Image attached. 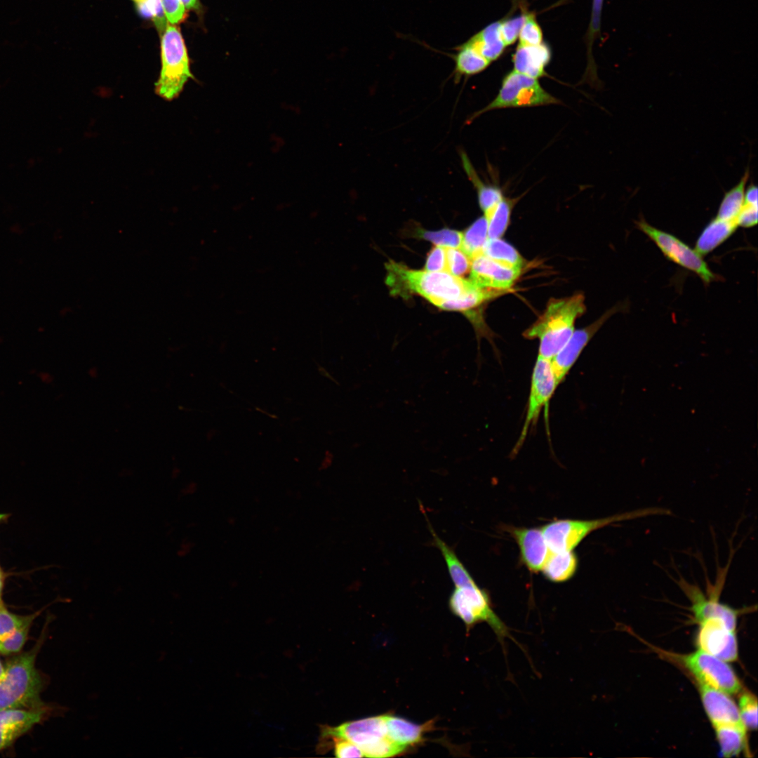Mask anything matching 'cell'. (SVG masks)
<instances>
[{
    "label": "cell",
    "instance_id": "50",
    "mask_svg": "<svg viewBox=\"0 0 758 758\" xmlns=\"http://www.w3.org/2000/svg\"><path fill=\"white\" fill-rule=\"evenodd\" d=\"M4 670H5V667H3V665H2V664H1V661H0V677H1L2 676V674H4Z\"/></svg>",
    "mask_w": 758,
    "mask_h": 758
},
{
    "label": "cell",
    "instance_id": "11",
    "mask_svg": "<svg viewBox=\"0 0 758 758\" xmlns=\"http://www.w3.org/2000/svg\"><path fill=\"white\" fill-rule=\"evenodd\" d=\"M557 387L551 361L538 356L532 372L524 422L512 454L521 449L528 430L536 425L542 409L547 408Z\"/></svg>",
    "mask_w": 758,
    "mask_h": 758
},
{
    "label": "cell",
    "instance_id": "44",
    "mask_svg": "<svg viewBox=\"0 0 758 758\" xmlns=\"http://www.w3.org/2000/svg\"><path fill=\"white\" fill-rule=\"evenodd\" d=\"M603 0H593L591 21L589 28V44L592 45V41L600 32L601 14Z\"/></svg>",
    "mask_w": 758,
    "mask_h": 758
},
{
    "label": "cell",
    "instance_id": "34",
    "mask_svg": "<svg viewBox=\"0 0 758 758\" xmlns=\"http://www.w3.org/2000/svg\"><path fill=\"white\" fill-rule=\"evenodd\" d=\"M406 750V747L397 744L389 736L383 738L361 749L364 757L371 758L392 757L403 753Z\"/></svg>",
    "mask_w": 758,
    "mask_h": 758
},
{
    "label": "cell",
    "instance_id": "3",
    "mask_svg": "<svg viewBox=\"0 0 758 758\" xmlns=\"http://www.w3.org/2000/svg\"><path fill=\"white\" fill-rule=\"evenodd\" d=\"M161 36V69L154 85L157 95L165 100L176 99L189 79H194L190 60L180 29L168 22Z\"/></svg>",
    "mask_w": 758,
    "mask_h": 758
},
{
    "label": "cell",
    "instance_id": "12",
    "mask_svg": "<svg viewBox=\"0 0 758 758\" xmlns=\"http://www.w3.org/2000/svg\"><path fill=\"white\" fill-rule=\"evenodd\" d=\"M386 736L388 735L385 714L347 722L336 726H321L317 748L333 738H340L352 742L361 750Z\"/></svg>",
    "mask_w": 758,
    "mask_h": 758
},
{
    "label": "cell",
    "instance_id": "5",
    "mask_svg": "<svg viewBox=\"0 0 758 758\" xmlns=\"http://www.w3.org/2000/svg\"><path fill=\"white\" fill-rule=\"evenodd\" d=\"M448 606L451 611L463 622L467 632L476 625L486 623L495 633L504 652L505 638L511 639L523 649L511 634L510 628L495 612L488 592L479 587L476 582L455 586L449 597Z\"/></svg>",
    "mask_w": 758,
    "mask_h": 758
},
{
    "label": "cell",
    "instance_id": "18",
    "mask_svg": "<svg viewBox=\"0 0 758 758\" xmlns=\"http://www.w3.org/2000/svg\"><path fill=\"white\" fill-rule=\"evenodd\" d=\"M44 714L42 708H15L0 711V751L39 722Z\"/></svg>",
    "mask_w": 758,
    "mask_h": 758
},
{
    "label": "cell",
    "instance_id": "32",
    "mask_svg": "<svg viewBox=\"0 0 758 758\" xmlns=\"http://www.w3.org/2000/svg\"><path fill=\"white\" fill-rule=\"evenodd\" d=\"M418 237L432 242L436 246L446 248H460L463 232L451 229H442L438 231L419 230Z\"/></svg>",
    "mask_w": 758,
    "mask_h": 758
},
{
    "label": "cell",
    "instance_id": "33",
    "mask_svg": "<svg viewBox=\"0 0 758 758\" xmlns=\"http://www.w3.org/2000/svg\"><path fill=\"white\" fill-rule=\"evenodd\" d=\"M738 710L743 723L747 729L757 728V698L748 691L741 693L738 700Z\"/></svg>",
    "mask_w": 758,
    "mask_h": 758
},
{
    "label": "cell",
    "instance_id": "35",
    "mask_svg": "<svg viewBox=\"0 0 758 758\" xmlns=\"http://www.w3.org/2000/svg\"><path fill=\"white\" fill-rule=\"evenodd\" d=\"M472 260L460 248H446V272L463 277L470 270Z\"/></svg>",
    "mask_w": 758,
    "mask_h": 758
},
{
    "label": "cell",
    "instance_id": "20",
    "mask_svg": "<svg viewBox=\"0 0 758 758\" xmlns=\"http://www.w3.org/2000/svg\"><path fill=\"white\" fill-rule=\"evenodd\" d=\"M385 719L389 738L406 748L423 742L425 733L433 726L432 720L418 724L392 714H385Z\"/></svg>",
    "mask_w": 758,
    "mask_h": 758
},
{
    "label": "cell",
    "instance_id": "25",
    "mask_svg": "<svg viewBox=\"0 0 758 758\" xmlns=\"http://www.w3.org/2000/svg\"><path fill=\"white\" fill-rule=\"evenodd\" d=\"M578 566V559L573 550L552 551L540 571L546 579L561 583L571 579L575 575Z\"/></svg>",
    "mask_w": 758,
    "mask_h": 758
},
{
    "label": "cell",
    "instance_id": "51",
    "mask_svg": "<svg viewBox=\"0 0 758 758\" xmlns=\"http://www.w3.org/2000/svg\"><path fill=\"white\" fill-rule=\"evenodd\" d=\"M2 606H4V604H3V601H2V599L0 598V607H2Z\"/></svg>",
    "mask_w": 758,
    "mask_h": 758
},
{
    "label": "cell",
    "instance_id": "47",
    "mask_svg": "<svg viewBox=\"0 0 758 758\" xmlns=\"http://www.w3.org/2000/svg\"><path fill=\"white\" fill-rule=\"evenodd\" d=\"M5 583V574L1 567L0 566V598H1L2 591Z\"/></svg>",
    "mask_w": 758,
    "mask_h": 758
},
{
    "label": "cell",
    "instance_id": "28",
    "mask_svg": "<svg viewBox=\"0 0 758 758\" xmlns=\"http://www.w3.org/2000/svg\"><path fill=\"white\" fill-rule=\"evenodd\" d=\"M749 178L750 171L747 168L740 181L725 192L719 204L717 218L736 222V218L745 203V190Z\"/></svg>",
    "mask_w": 758,
    "mask_h": 758
},
{
    "label": "cell",
    "instance_id": "8",
    "mask_svg": "<svg viewBox=\"0 0 758 758\" xmlns=\"http://www.w3.org/2000/svg\"><path fill=\"white\" fill-rule=\"evenodd\" d=\"M729 566L719 568L714 585L707 583L706 593L696 585L689 583L683 578L677 583L691 602V611L694 619L699 623L710 618H719L727 626L736 630L740 610L735 609L720 601L719 597L724 585Z\"/></svg>",
    "mask_w": 758,
    "mask_h": 758
},
{
    "label": "cell",
    "instance_id": "6",
    "mask_svg": "<svg viewBox=\"0 0 758 758\" xmlns=\"http://www.w3.org/2000/svg\"><path fill=\"white\" fill-rule=\"evenodd\" d=\"M669 513L667 509L663 507H645L594 519L555 520L545 524L540 528L551 551H572L591 533L606 526L620 521Z\"/></svg>",
    "mask_w": 758,
    "mask_h": 758
},
{
    "label": "cell",
    "instance_id": "38",
    "mask_svg": "<svg viewBox=\"0 0 758 758\" xmlns=\"http://www.w3.org/2000/svg\"><path fill=\"white\" fill-rule=\"evenodd\" d=\"M35 614L22 616L8 611L4 606L0 607V637L13 632L18 628L31 624Z\"/></svg>",
    "mask_w": 758,
    "mask_h": 758
},
{
    "label": "cell",
    "instance_id": "2",
    "mask_svg": "<svg viewBox=\"0 0 758 758\" xmlns=\"http://www.w3.org/2000/svg\"><path fill=\"white\" fill-rule=\"evenodd\" d=\"M585 297L576 293L551 298L543 313L523 333L526 339H538V356L551 360L574 332L576 319L585 311Z\"/></svg>",
    "mask_w": 758,
    "mask_h": 758
},
{
    "label": "cell",
    "instance_id": "24",
    "mask_svg": "<svg viewBox=\"0 0 758 758\" xmlns=\"http://www.w3.org/2000/svg\"><path fill=\"white\" fill-rule=\"evenodd\" d=\"M500 27V21L492 22L465 42L492 62L500 57L506 47L501 36Z\"/></svg>",
    "mask_w": 758,
    "mask_h": 758
},
{
    "label": "cell",
    "instance_id": "37",
    "mask_svg": "<svg viewBox=\"0 0 758 758\" xmlns=\"http://www.w3.org/2000/svg\"><path fill=\"white\" fill-rule=\"evenodd\" d=\"M30 625H25L0 637V653L8 655L20 651L27 640Z\"/></svg>",
    "mask_w": 758,
    "mask_h": 758
},
{
    "label": "cell",
    "instance_id": "13",
    "mask_svg": "<svg viewBox=\"0 0 758 758\" xmlns=\"http://www.w3.org/2000/svg\"><path fill=\"white\" fill-rule=\"evenodd\" d=\"M627 308L625 303L616 305L590 325L574 331L564 346L550 360L558 386L564 380L584 348L604 322L613 314Z\"/></svg>",
    "mask_w": 758,
    "mask_h": 758
},
{
    "label": "cell",
    "instance_id": "10",
    "mask_svg": "<svg viewBox=\"0 0 758 758\" xmlns=\"http://www.w3.org/2000/svg\"><path fill=\"white\" fill-rule=\"evenodd\" d=\"M636 227L645 234L669 260L698 275L705 284L718 279L707 263L694 248L674 235L649 225L644 218L635 221Z\"/></svg>",
    "mask_w": 758,
    "mask_h": 758
},
{
    "label": "cell",
    "instance_id": "43",
    "mask_svg": "<svg viewBox=\"0 0 758 758\" xmlns=\"http://www.w3.org/2000/svg\"><path fill=\"white\" fill-rule=\"evenodd\" d=\"M758 206L744 203L736 218L738 226L752 227L757 224Z\"/></svg>",
    "mask_w": 758,
    "mask_h": 758
},
{
    "label": "cell",
    "instance_id": "9",
    "mask_svg": "<svg viewBox=\"0 0 758 758\" xmlns=\"http://www.w3.org/2000/svg\"><path fill=\"white\" fill-rule=\"evenodd\" d=\"M693 677L698 684H705L729 695L740 692L741 683L727 662L700 649L686 654H672Z\"/></svg>",
    "mask_w": 758,
    "mask_h": 758
},
{
    "label": "cell",
    "instance_id": "19",
    "mask_svg": "<svg viewBox=\"0 0 758 758\" xmlns=\"http://www.w3.org/2000/svg\"><path fill=\"white\" fill-rule=\"evenodd\" d=\"M550 60V48L543 42L536 46L519 44L512 56L514 71L537 79L546 74Z\"/></svg>",
    "mask_w": 758,
    "mask_h": 758
},
{
    "label": "cell",
    "instance_id": "7",
    "mask_svg": "<svg viewBox=\"0 0 758 758\" xmlns=\"http://www.w3.org/2000/svg\"><path fill=\"white\" fill-rule=\"evenodd\" d=\"M561 103L560 100L546 91L538 79L514 69L503 78L496 98L486 106L475 112L470 121L488 111L510 108L527 107Z\"/></svg>",
    "mask_w": 758,
    "mask_h": 758
},
{
    "label": "cell",
    "instance_id": "49",
    "mask_svg": "<svg viewBox=\"0 0 758 758\" xmlns=\"http://www.w3.org/2000/svg\"><path fill=\"white\" fill-rule=\"evenodd\" d=\"M6 518H7V514H0V524L2 521H5V519Z\"/></svg>",
    "mask_w": 758,
    "mask_h": 758
},
{
    "label": "cell",
    "instance_id": "1",
    "mask_svg": "<svg viewBox=\"0 0 758 758\" xmlns=\"http://www.w3.org/2000/svg\"><path fill=\"white\" fill-rule=\"evenodd\" d=\"M385 267V282L392 295L406 298L418 295L438 307L458 299L474 284L447 272L412 270L392 260Z\"/></svg>",
    "mask_w": 758,
    "mask_h": 758
},
{
    "label": "cell",
    "instance_id": "21",
    "mask_svg": "<svg viewBox=\"0 0 758 758\" xmlns=\"http://www.w3.org/2000/svg\"><path fill=\"white\" fill-rule=\"evenodd\" d=\"M460 159L463 170L476 189L479 205L484 213V217L488 222L503 198V193L498 187L482 181L467 155L463 152L460 153Z\"/></svg>",
    "mask_w": 758,
    "mask_h": 758
},
{
    "label": "cell",
    "instance_id": "15",
    "mask_svg": "<svg viewBox=\"0 0 758 758\" xmlns=\"http://www.w3.org/2000/svg\"><path fill=\"white\" fill-rule=\"evenodd\" d=\"M469 279L484 288L507 291L519 277L521 270L506 267L481 255L472 260Z\"/></svg>",
    "mask_w": 758,
    "mask_h": 758
},
{
    "label": "cell",
    "instance_id": "46",
    "mask_svg": "<svg viewBox=\"0 0 758 758\" xmlns=\"http://www.w3.org/2000/svg\"><path fill=\"white\" fill-rule=\"evenodd\" d=\"M186 10L200 11L201 6L199 0H181Z\"/></svg>",
    "mask_w": 758,
    "mask_h": 758
},
{
    "label": "cell",
    "instance_id": "31",
    "mask_svg": "<svg viewBox=\"0 0 758 758\" xmlns=\"http://www.w3.org/2000/svg\"><path fill=\"white\" fill-rule=\"evenodd\" d=\"M141 17L153 21L159 34L165 29L166 18L161 0H131Z\"/></svg>",
    "mask_w": 758,
    "mask_h": 758
},
{
    "label": "cell",
    "instance_id": "29",
    "mask_svg": "<svg viewBox=\"0 0 758 758\" xmlns=\"http://www.w3.org/2000/svg\"><path fill=\"white\" fill-rule=\"evenodd\" d=\"M488 239V223L486 218L482 216L476 220L463 232L460 249L472 260L482 255L483 248Z\"/></svg>",
    "mask_w": 758,
    "mask_h": 758
},
{
    "label": "cell",
    "instance_id": "17",
    "mask_svg": "<svg viewBox=\"0 0 758 758\" xmlns=\"http://www.w3.org/2000/svg\"><path fill=\"white\" fill-rule=\"evenodd\" d=\"M701 701L712 726L721 724L745 726L738 705L729 695L711 686L698 684Z\"/></svg>",
    "mask_w": 758,
    "mask_h": 758
},
{
    "label": "cell",
    "instance_id": "16",
    "mask_svg": "<svg viewBox=\"0 0 758 758\" xmlns=\"http://www.w3.org/2000/svg\"><path fill=\"white\" fill-rule=\"evenodd\" d=\"M507 529L518 545L523 564L531 572L540 571L552 552L541 528L510 526Z\"/></svg>",
    "mask_w": 758,
    "mask_h": 758
},
{
    "label": "cell",
    "instance_id": "48",
    "mask_svg": "<svg viewBox=\"0 0 758 758\" xmlns=\"http://www.w3.org/2000/svg\"><path fill=\"white\" fill-rule=\"evenodd\" d=\"M89 375L91 378H96L98 376V369L95 367H92L89 370Z\"/></svg>",
    "mask_w": 758,
    "mask_h": 758
},
{
    "label": "cell",
    "instance_id": "4",
    "mask_svg": "<svg viewBox=\"0 0 758 758\" xmlns=\"http://www.w3.org/2000/svg\"><path fill=\"white\" fill-rule=\"evenodd\" d=\"M34 651L11 660L0 677V711L7 709L41 707L40 676L34 665Z\"/></svg>",
    "mask_w": 758,
    "mask_h": 758
},
{
    "label": "cell",
    "instance_id": "40",
    "mask_svg": "<svg viewBox=\"0 0 758 758\" xmlns=\"http://www.w3.org/2000/svg\"><path fill=\"white\" fill-rule=\"evenodd\" d=\"M332 740L333 749L334 755L338 758H354V757H364V753L361 748L353 743L352 742L346 739L340 738H333L328 741ZM327 741L324 745L318 747L319 751L328 742Z\"/></svg>",
    "mask_w": 758,
    "mask_h": 758
},
{
    "label": "cell",
    "instance_id": "30",
    "mask_svg": "<svg viewBox=\"0 0 758 758\" xmlns=\"http://www.w3.org/2000/svg\"><path fill=\"white\" fill-rule=\"evenodd\" d=\"M514 201L503 197L488 223V239H498L505 232L510 221Z\"/></svg>",
    "mask_w": 758,
    "mask_h": 758
},
{
    "label": "cell",
    "instance_id": "26",
    "mask_svg": "<svg viewBox=\"0 0 758 758\" xmlns=\"http://www.w3.org/2000/svg\"><path fill=\"white\" fill-rule=\"evenodd\" d=\"M724 757L738 756L747 748V728L736 724H721L713 726Z\"/></svg>",
    "mask_w": 758,
    "mask_h": 758
},
{
    "label": "cell",
    "instance_id": "39",
    "mask_svg": "<svg viewBox=\"0 0 758 758\" xmlns=\"http://www.w3.org/2000/svg\"><path fill=\"white\" fill-rule=\"evenodd\" d=\"M526 15H521L500 21V34L506 46L513 44L519 37Z\"/></svg>",
    "mask_w": 758,
    "mask_h": 758
},
{
    "label": "cell",
    "instance_id": "27",
    "mask_svg": "<svg viewBox=\"0 0 758 758\" xmlns=\"http://www.w3.org/2000/svg\"><path fill=\"white\" fill-rule=\"evenodd\" d=\"M482 255L506 267L521 270L524 260L519 253L510 244L498 239H488Z\"/></svg>",
    "mask_w": 758,
    "mask_h": 758
},
{
    "label": "cell",
    "instance_id": "41",
    "mask_svg": "<svg viewBox=\"0 0 758 758\" xmlns=\"http://www.w3.org/2000/svg\"><path fill=\"white\" fill-rule=\"evenodd\" d=\"M424 270L446 272V248L435 245L427 254Z\"/></svg>",
    "mask_w": 758,
    "mask_h": 758
},
{
    "label": "cell",
    "instance_id": "45",
    "mask_svg": "<svg viewBox=\"0 0 758 758\" xmlns=\"http://www.w3.org/2000/svg\"><path fill=\"white\" fill-rule=\"evenodd\" d=\"M757 187L753 183H750L747 187L746 186L745 190V203L757 206Z\"/></svg>",
    "mask_w": 758,
    "mask_h": 758
},
{
    "label": "cell",
    "instance_id": "14",
    "mask_svg": "<svg viewBox=\"0 0 758 758\" xmlns=\"http://www.w3.org/2000/svg\"><path fill=\"white\" fill-rule=\"evenodd\" d=\"M699 624L696 638L698 649L727 663L737 660L738 640L736 630L719 618H710Z\"/></svg>",
    "mask_w": 758,
    "mask_h": 758
},
{
    "label": "cell",
    "instance_id": "42",
    "mask_svg": "<svg viewBox=\"0 0 758 758\" xmlns=\"http://www.w3.org/2000/svg\"><path fill=\"white\" fill-rule=\"evenodd\" d=\"M167 21L178 25L186 17V9L181 0H161Z\"/></svg>",
    "mask_w": 758,
    "mask_h": 758
},
{
    "label": "cell",
    "instance_id": "36",
    "mask_svg": "<svg viewBox=\"0 0 758 758\" xmlns=\"http://www.w3.org/2000/svg\"><path fill=\"white\" fill-rule=\"evenodd\" d=\"M520 44L536 46L543 43V32L533 14L525 16L519 34Z\"/></svg>",
    "mask_w": 758,
    "mask_h": 758
},
{
    "label": "cell",
    "instance_id": "22",
    "mask_svg": "<svg viewBox=\"0 0 758 758\" xmlns=\"http://www.w3.org/2000/svg\"><path fill=\"white\" fill-rule=\"evenodd\" d=\"M738 227L736 222L712 218L698 237L694 249L702 256L707 255L728 239Z\"/></svg>",
    "mask_w": 758,
    "mask_h": 758
},
{
    "label": "cell",
    "instance_id": "23",
    "mask_svg": "<svg viewBox=\"0 0 758 758\" xmlns=\"http://www.w3.org/2000/svg\"><path fill=\"white\" fill-rule=\"evenodd\" d=\"M455 53H446L454 61L453 75L455 80L469 77L485 70L491 62L465 41L454 48Z\"/></svg>",
    "mask_w": 758,
    "mask_h": 758
}]
</instances>
